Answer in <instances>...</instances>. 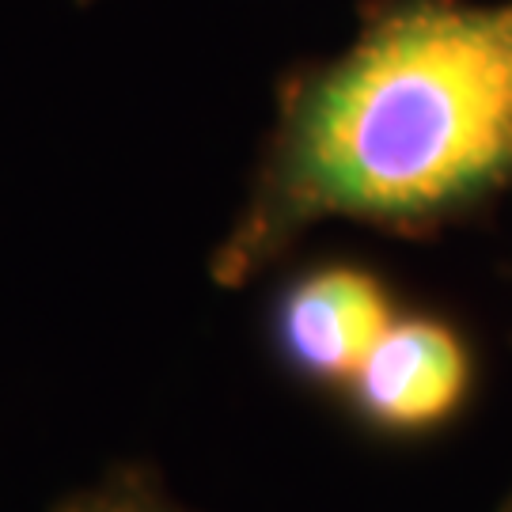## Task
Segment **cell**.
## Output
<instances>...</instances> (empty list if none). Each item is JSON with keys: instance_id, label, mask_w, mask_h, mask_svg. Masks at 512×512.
<instances>
[{"instance_id": "7a4b0ae2", "label": "cell", "mask_w": 512, "mask_h": 512, "mask_svg": "<svg viewBox=\"0 0 512 512\" xmlns=\"http://www.w3.org/2000/svg\"><path fill=\"white\" fill-rule=\"evenodd\" d=\"M471 387L475 357L459 327L440 315H395L346 391L372 429L421 437L456 418Z\"/></svg>"}, {"instance_id": "3957f363", "label": "cell", "mask_w": 512, "mask_h": 512, "mask_svg": "<svg viewBox=\"0 0 512 512\" xmlns=\"http://www.w3.org/2000/svg\"><path fill=\"white\" fill-rule=\"evenodd\" d=\"M395 315V296L372 270L327 262L296 274L277 296L274 342L300 380L349 387Z\"/></svg>"}, {"instance_id": "8992f818", "label": "cell", "mask_w": 512, "mask_h": 512, "mask_svg": "<svg viewBox=\"0 0 512 512\" xmlns=\"http://www.w3.org/2000/svg\"><path fill=\"white\" fill-rule=\"evenodd\" d=\"M76 4H92V0H76Z\"/></svg>"}, {"instance_id": "6da1fadb", "label": "cell", "mask_w": 512, "mask_h": 512, "mask_svg": "<svg viewBox=\"0 0 512 512\" xmlns=\"http://www.w3.org/2000/svg\"><path fill=\"white\" fill-rule=\"evenodd\" d=\"M512 194V0H365L342 54L281 80L209 274L243 289L323 220L433 236Z\"/></svg>"}, {"instance_id": "5b68a950", "label": "cell", "mask_w": 512, "mask_h": 512, "mask_svg": "<svg viewBox=\"0 0 512 512\" xmlns=\"http://www.w3.org/2000/svg\"><path fill=\"white\" fill-rule=\"evenodd\" d=\"M497 512H512V494L505 497V501H501V509H497Z\"/></svg>"}, {"instance_id": "277c9868", "label": "cell", "mask_w": 512, "mask_h": 512, "mask_svg": "<svg viewBox=\"0 0 512 512\" xmlns=\"http://www.w3.org/2000/svg\"><path fill=\"white\" fill-rule=\"evenodd\" d=\"M57 512H183V509L171 505L148 475H141V471H122V475H110L103 486H95L88 494L69 497L65 505H57Z\"/></svg>"}]
</instances>
